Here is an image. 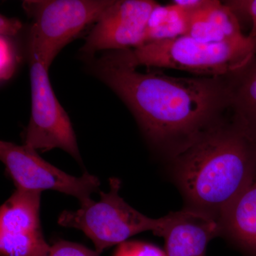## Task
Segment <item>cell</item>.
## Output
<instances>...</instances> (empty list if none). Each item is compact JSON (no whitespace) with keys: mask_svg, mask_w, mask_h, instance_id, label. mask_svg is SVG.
Masks as SVG:
<instances>
[{"mask_svg":"<svg viewBox=\"0 0 256 256\" xmlns=\"http://www.w3.org/2000/svg\"><path fill=\"white\" fill-rule=\"evenodd\" d=\"M0 159L16 190H53L75 197L84 206L92 201L90 196L98 191L100 185V180L87 172L80 176L64 172L25 144L1 141Z\"/></svg>","mask_w":256,"mask_h":256,"instance_id":"obj_7","label":"cell"},{"mask_svg":"<svg viewBox=\"0 0 256 256\" xmlns=\"http://www.w3.org/2000/svg\"><path fill=\"white\" fill-rule=\"evenodd\" d=\"M198 41L220 42L244 36L237 15L224 2L205 0L190 12L188 34Z\"/></svg>","mask_w":256,"mask_h":256,"instance_id":"obj_13","label":"cell"},{"mask_svg":"<svg viewBox=\"0 0 256 256\" xmlns=\"http://www.w3.org/2000/svg\"><path fill=\"white\" fill-rule=\"evenodd\" d=\"M126 50L138 68H171L197 76L224 77L242 68L255 56L256 37L244 35L228 41L204 42L182 36Z\"/></svg>","mask_w":256,"mask_h":256,"instance_id":"obj_3","label":"cell"},{"mask_svg":"<svg viewBox=\"0 0 256 256\" xmlns=\"http://www.w3.org/2000/svg\"><path fill=\"white\" fill-rule=\"evenodd\" d=\"M22 28V24L18 18L0 16V36L15 37Z\"/></svg>","mask_w":256,"mask_h":256,"instance_id":"obj_18","label":"cell"},{"mask_svg":"<svg viewBox=\"0 0 256 256\" xmlns=\"http://www.w3.org/2000/svg\"><path fill=\"white\" fill-rule=\"evenodd\" d=\"M108 192H100V200L80 206L76 210H64L58 224L66 228L82 230L90 238L95 250L102 254L108 248L120 245L142 232H152L159 236L164 217L151 218L134 210L119 194V178L109 180Z\"/></svg>","mask_w":256,"mask_h":256,"instance_id":"obj_5","label":"cell"},{"mask_svg":"<svg viewBox=\"0 0 256 256\" xmlns=\"http://www.w3.org/2000/svg\"><path fill=\"white\" fill-rule=\"evenodd\" d=\"M114 256H168L165 250L149 242L127 240L120 244Z\"/></svg>","mask_w":256,"mask_h":256,"instance_id":"obj_15","label":"cell"},{"mask_svg":"<svg viewBox=\"0 0 256 256\" xmlns=\"http://www.w3.org/2000/svg\"><path fill=\"white\" fill-rule=\"evenodd\" d=\"M220 235L245 256H256V178L225 210L220 220Z\"/></svg>","mask_w":256,"mask_h":256,"instance_id":"obj_12","label":"cell"},{"mask_svg":"<svg viewBox=\"0 0 256 256\" xmlns=\"http://www.w3.org/2000/svg\"><path fill=\"white\" fill-rule=\"evenodd\" d=\"M86 60L90 73L132 112L152 148L170 160L229 120L226 76L175 77L152 68L140 72L126 50Z\"/></svg>","mask_w":256,"mask_h":256,"instance_id":"obj_1","label":"cell"},{"mask_svg":"<svg viewBox=\"0 0 256 256\" xmlns=\"http://www.w3.org/2000/svg\"><path fill=\"white\" fill-rule=\"evenodd\" d=\"M159 236L168 256H206L212 239L220 235V223L210 216L184 208L164 216Z\"/></svg>","mask_w":256,"mask_h":256,"instance_id":"obj_10","label":"cell"},{"mask_svg":"<svg viewBox=\"0 0 256 256\" xmlns=\"http://www.w3.org/2000/svg\"><path fill=\"white\" fill-rule=\"evenodd\" d=\"M171 161L186 208L218 222L256 178V144L229 120Z\"/></svg>","mask_w":256,"mask_h":256,"instance_id":"obj_2","label":"cell"},{"mask_svg":"<svg viewBox=\"0 0 256 256\" xmlns=\"http://www.w3.org/2000/svg\"><path fill=\"white\" fill-rule=\"evenodd\" d=\"M41 192L16 190L0 210L1 256H46L40 222Z\"/></svg>","mask_w":256,"mask_h":256,"instance_id":"obj_9","label":"cell"},{"mask_svg":"<svg viewBox=\"0 0 256 256\" xmlns=\"http://www.w3.org/2000/svg\"><path fill=\"white\" fill-rule=\"evenodd\" d=\"M159 4L152 0H114L94 24L80 56L88 60L98 52L141 46L152 12Z\"/></svg>","mask_w":256,"mask_h":256,"instance_id":"obj_8","label":"cell"},{"mask_svg":"<svg viewBox=\"0 0 256 256\" xmlns=\"http://www.w3.org/2000/svg\"><path fill=\"white\" fill-rule=\"evenodd\" d=\"M114 0H26L31 20L28 58L50 69L57 55L87 26L95 24Z\"/></svg>","mask_w":256,"mask_h":256,"instance_id":"obj_4","label":"cell"},{"mask_svg":"<svg viewBox=\"0 0 256 256\" xmlns=\"http://www.w3.org/2000/svg\"><path fill=\"white\" fill-rule=\"evenodd\" d=\"M238 16L242 14L250 18L252 26L248 36L256 37V0H232L224 2Z\"/></svg>","mask_w":256,"mask_h":256,"instance_id":"obj_17","label":"cell"},{"mask_svg":"<svg viewBox=\"0 0 256 256\" xmlns=\"http://www.w3.org/2000/svg\"><path fill=\"white\" fill-rule=\"evenodd\" d=\"M20 56L14 37L0 36V80L2 84L14 77Z\"/></svg>","mask_w":256,"mask_h":256,"instance_id":"obj_14","label":"cell"},{"mask_svg":"<svg viewBox=\"0 0 256 256\" xmlns=\"http://www.w3.org/2000/svg\"><path fill=\"white\" fill-rule=\"evenodd\" d=\"M28 62L32 112L24 134V144L42 152L58 148L82 165L73 126L53 92L48 69L34 58H28Z\"/></svg>","mask_w":256,"mask_h":256,"instance_id":"obj_6","label":"cell"},{"mask_svg":"<svg viewBox=\"0 0 256 256\" xmlns=\"http://www.w3.org/2000/svg\"><path fill=\"white\" fill-rule=\"evenodd\" d=\"M226 78L228 88L229 121L256 144V55L246 65Z\"/></svg>","mask_w":256,"mask_h":256,"instance_id":"obj_11","label":"cell"},{"mask_svg":"<svg viewBox=\"0 0 256 256\" xmlns=\"http://www.w3.org/2000/svg\"><path fill=\"white\" fill-rule=\"evenodd\" d=\"M46 256H100V254L80 244L60 240L50 246Z\"/></svg>","mask_w":256,"mask_h":256,"instance_id":"obj_16","label":"cell"}]
</instances>
